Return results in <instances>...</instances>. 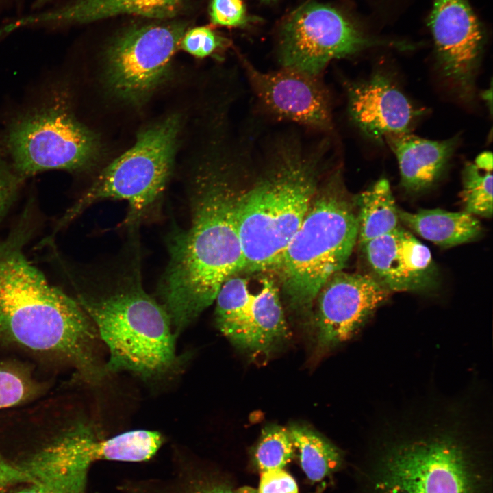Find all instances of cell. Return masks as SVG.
Instances as JSON below:
<instances>
[{
  "label": "cell",
  "instance_id": "cell-1",
  "mask_svg": "<svg viewBox=\"0 0 493 493\" xmlns=\"http://www.w3.org/2000/svg\"><path fill=\"white\" fill-rule=\"evenodd\" d=\"M208 164L191 184L187 226L168 236V261L159 283L176 336L213 303L229 278L245 269L237 218L242 188L231 168Z\"/></svg>",
  "mask_w": 493,
  "mask_h": 493
},
{
  "label": "cell",
  "instance_id": "cell-2",
  "mask_svg": "<svg viewBox=\"0 0 493 493\" xmlns=\"http://www.w3.org/2000/svg\"><path fill=\"white\" fill-rule=\"evenodd\" d=\"M31 210L27 205L0 238V339L58 355L86 379L98 381L105 372L94 325L76 299L51 284L25 254L34 231Z\"/></svg>",
  "mask_w": 493,
  "mask_h": 493
},
{
  "label": "cell",
  "instance_id": "cell-3",
  "mask_svg": "<svg viewBox=\"0 0 493 493\" xmlns=\"http://www.w3.org/2000/svg\"><path fill=\"white\" fill-rule=\"evenodd\" d=\"M363 481L366 493H492V459L461 425H432L382 440Z\"/></svg>",
  "mask_w": 493,
  "mask_h": 493
},
{
  "label": "cell",
  "instance_id": "cell-4",
  "mask_svg": "<svg viewBox=\"0 0 493 493\" xmlns=\"http://www.w3.org/2000/svg\"><path fill=\"white\" fill-rule=\"evenodd\" d=\"M265 172L242 190L237 218L244 272L274 273L318 189L320 157L283 147Z\"/></svg>",
  "mask_w": 493,
  "mask_h": 493
},
{
  "label": "cell",
  "instance_id": "cell-5",
  "mask_svg": "<svg viewBox=\"0 0 493 493\" xmlns=\"http://www.w3.org/2000/svg\"><path fill=\"white\" fill-rule=\"evenodd\" d=\"M72 283L76 300L108 348L105 372L126 370L154 379L175 370L176 335L169 316L145 291L137 270L103 291Z\"/></svg>",
  "mask_w": 493,
  "mask_h": 493
},
{
  "label": "cell",
  "instance_id": "cell-6",
  "mask_svg": "<svg viewBox=\"0 0 493 493\" xmlns=\"http://www.w3.org/2000/svg\"><path fill=\"white\" fill-rule=\"evenodd\" d=\"M357 236V213L336 173L318 189L274 273L292 309L312 307L324 283L345 266Z\"/></svg>",
  "mask_w": 493,
  "mask_h": 493
},
{
  "label": "cell",
  "instance_id": "cell-7",
  "mask_svg": "<svg viewBox=\"0 0 493 493\" xmlns=\"http://www.w3.org/2000/svg\"><path fill=\"white\" fill-rule=\"evenodd\" d=\"M1 144L24 181L47 170H86L99 150L98 138L75 116L60 81L10 118Z\"/></svg>",
  "mask_w": 493,
  "mask_h": 493
},
{
  "label": "cell",
  "instance_id": "cell-8",
  "mask_svg": "<svg viewBox=\"0 0 493 493\" xmlns=\"http://www.w3.org/2000/svg\"><path fill=\"white\" fill-rule=\"evenodd\" d=\"M180 121L171 116L141 131L129 150L108 165L58 220L55 235L99 201H127L121 226L136 227L159 204L171 174Z\"/></svg>",
  "mask_w": 493,
  "mask_h": 493
},
{
  "label": "cell",
  "instance_id": "cell-9",
  "mask_svg": "<svg viewBox=\"0 0 493 493\" xmlns=\"http://www.w3.org/2000/svg\"><path fill=\"white\" fill-rule=\"evenodd\" d=\"M377 47L406 50L412 45L366 36L335 8L312 3L284 23L279 61L283 68L317 77L330 61Z\"/></svg>",
  "mask_w": 493,
  "mask_h": 493
},
{
  "label": "cell",
  "instance_id": "cell-10",
  "mask_svg": "<svg viewBox=\"0 0 493 493\" xmlns=\"http://www.w3.org/2000/svg\"><path fill=\"white\" fill-rule=\"evenodd\" d=\"M256 282L236 274L220 287L216 297L217 327L236 346L265 353L289 334L276 279L259 273Z\"/></svg>",
  "mask_w": 493,
  "mask_h": 493
},
{
  "label": "cell",
  "instance_id": "cell-11",
  "mask_svg": "<svg viewBox=\"0 0 493 493\" xmlns=\"http://www.w3.org/2000/svg\"><path fill=\"white\" fill-rule=\"evenodd\" d=\"M186 32L181 23L134 27L118 36L106 53V78L116 96L129 102L148 97L164 79Z\"/></svg>",
  "mask_w": 493,
  "mask_h": 493
},
{
  "label": "cell",
  "instance_id": "cell-12",
  "mask_svg": "<svg viewBox=\"0 0 493 493\" xmlns=\"http://www.w3.org/2000/svg\"><path fill=\"white\" fill-rule=\"evenodd\" d=\"M440 73L464 102L475 97L484 36L467 0H433L429 17Z\"/></svg>",
  "mask_w": 493,
  "mask_h": 493
},
{
  "label": "cell",
  "instance_id": "cell-13",
  "mask_svg": "<svg viewBox=\"0 0 493 493\" xmlns=\"http://www.w3.org/2000/svg\"><path fill=\"white\" fill-rule=\"evenodd\" d=\"M390 293L372 275L342 270L334 273L315 300L318 345L332 348L351 338Z\"/></svg>",
  "mask_w": 493,
  "mask_h": 493
},
{
  "label": "cell",
  "instance_id": "cell-14",
  "mask_svg": "<svg viewBox=\"0 0 493 493\" xmlns=\"http://www.w3.org/2000/svg\"><path fill=\"white\" fill-rule=\"evenodd\" d=\"M253 90L278 117L320 129L332 127L328 94L316 77L294 70L264 73L244 61Z\"/></svg>",
  "mask_w": 493,
  "mask_h": 493
},
{
  "label": "cell",
  "instance_id": "cell-15",
  "mask_svg": "<svg viewBox=\"0 0 493 493\" xmlns=\"http://www.w3.org/2000/svg\"><path fill=\"white\" fill-rule=\"evenodd\" d=\"M346 89L351 121L365 136L378 143L390 134L409 133L422 114V109L381 73L349 82Z\"/></svg>",
  "mask_w": 493,
  "mask_h": 493
},
{
  "label": "cell",
  "instance_id": "cell-16",
  "mask_svg": "<svg viewBox=\"0 0 493 493\" xmlns=\"http://www.w3.org/2000/svg\"><path fill=\"white\" fill-rule=\"evenodd\" d=\"M360 246L372 276L390 292L422 291L436 281L429 249L401 226Z\"/></svg>",
  "mask_w": 493,
  "mask_h": 493
},
{
  "label": "cell",
  "instance_id": "cell-17",
  "mask_svg": "<svg viewBox=\"0 0 493 493\" xmlns=\"http://www.w3.org/2000/svg\"><path fill=\"white\" fill-rule=\"evenodd\" d=\"M92 430L79 425L19 465L29 483L57 493H83L90 464L98 459Z\"/></svg>",
  "mask_w": 493,
  "mask_h": 493
},
{
  "label": "cell",
  "instance_id": "cell-18",
  "mask_svg": "<svg viewBox=\"0 0 493 493\" xmlns=\"http://www.w3.org/2000/svg\"><path fill=\"white\" fill-rule=\"evenodd\" d=\"M183 0H74L47 12L18 18L4 25V35L24 27H60L93 22L121 14L165 19L181 10Z\"/></svg>",
  "mask_w": 493,
  "mask_h": 493
},
{
  "label": "cell",
  "instance_id": "cell-19",
  "mask_svg": "<svg viewBox=\"0 0 493 493\" xmlns=\"http://www.w3.org/2000/svg\"><path fill=\"white\" fill-rule=\"evenodd\" d=\"M459 137L432 140L409 133L385 136L398 162L401 184L407 191L421 192L442 176L458 144Z\"/></svg>",
  "mask_w": 493,
  "mask_h": 493
},
{
  "label": "cell",
  "instance_id": "cell-20",
  "mask_svg": "<svg viewBox=\"0 0 493 493\" xmlns=\"http://www.w3.org/2000/svg\"><path fill=\"white\" fill-rule=\"evenodd\" d=\"M399 221L423 238L442 247L471 242L482 231L480 221L465 211L441 209L409 212L398 210Z\"/></svg>",
  "mask_w": 493,
  "mask_h": 493
},
{
  "label": "cell",
  "instance_id": "cell-21",
  "mask_svg": "<svg viewBox=\"0 0 493 493\" xmlns=\"http://www.w3.org/2000/svg\"><path fill=\"white\" fill-rule=\"evenodd\" d=\"M359 245L387 234L399 225L396 205L388 180L379 179L355 199Z\"/></svg>",
  "mask_w": 493,
  "mask_h": 493
},
{
  "label": "cell",
  "instance_id": "cell-22",
  "mask_svg": "<svg viewBox=\"0 0 493 493\" xmlns=\"http://www.w3.org/2000/svg\"><path fill=\"white\" fill-rule=\"evenodd\" d=\"M288 430L300 466L311 482H320L340 469L342 454L329 440L306 427L294 425Z\"/></svg>",
  "mask_w": 493,
  "mask_h": 493
},
{
  "label": "cell",
  "instance_id": "cell-23",
  "mask_svg": "<svg viewBox=\"0 0 493 493\" xmlns=\"http://www.w3.org/2000/svg\"><path fill=\"white\" fill-rule=\"evenodd\" d=\"M163 438L156 431L134 430L110 438L99 440V460L142 462L151 458L157 451Z\"/></svg>",
  "mask_w": 493,
  "mask_h": 493
},
{
  "label": "cell",
  "instance_id": "cell-24",
  "mask_svg": "<svg viewBox=\"0 0 493 493\" xmlns=\"http://www.w3.org/2000/svg\"><path fill=\"white\" fill-rule=\"evenodd\" d=\"M294 447L288 430L270 425L262 431L253 453L254 464L261 472L284 468L292 459Z\"/></svg>",
  "mask_w": 493,
  "mask_h": 493
},
{
  "label": "cell",
  "instance_id": "cell-25",
  "mask_svg": "<svg viewBox=\"0 0 493 493\" xmlns=\"http://www.w3.org/2000/svg\"><path fill=\"white\" fill-rule=\"evenodd\" d=\"M460 194L464 211L473 216H492V173L479 168L475 163L466 162L462 173Z\"/></svg>",
  "mask_w": 493,
  "mask_h": 493
},
{
  "label": "cell",
  "instance_id": "cell-26",
  "mask_svg": "<svg viewBox=\"0 0 493 493\" xmlns=\"http://www.w3.org/2000/svg\"><path fill=\"white\" fill-rule=\"evenodd\" d=\"M26 394L25 383L18 375L0 370V409L18 403ZM28 483L29 478L20 466L8 462L0 454V492Z\"/></svg>",
  "mask_w": 493,
  "mask_h": 493
},
{
  "label": "cell",
  "instance_id": "cell-27",
  "mask_svg": "<svg viewBox=\"0 0 493 493\" xmlns=\"http://www.w3.org/2000/svg\"><path fill=\"white\" fill-rule=\"evenodd\" d=\"M23 181L0 142V224L16 200Z\"/></svg>",
  "mask_w": 493,
  "mask_h": 493
},
{
  "label": "cell",
  "instance_id": "cell-28",
  "mask_svg": "<svg viewBox=\"0 0 493 493\" xmlns=\"http://www.w3.org/2000/svg\"><path fill=\"white\" fill-rule=\"evenodd\" d=\"M225 45V40L212 30L207 27H199L186 31L180 47L192 55L204 58L213 54Z\"/></svg>",
  "mask_w": 493,
  "mask_h": 493
},
{
  "label": "cell",
  "instance_id": "cell-29",
  "mask_svg": "<svg viewBox=\"0 0 493 493\" xmlns=\"http://www.w3.org/2000/svg\"><path fill=\"white\" fill-rule=\"evenodd\" d=\"M210 16L213 23L224 26H242L247 21L242 0H212Z\"/></svg>",
  "mask_w": 493,
  "mask_h": 493
},
{
  "label": "cell",
  "instance_id": "cell-30",
  "mask_svg": "<svg viewBox=\"0 0 493 493\" xmlns=\"http://www.w3.org/2000/svg\"><path fill=\"white\" fill-rule=\"evenodd\" d=\"M258 493H299L294 477L283 468L261 472Z\"/></svg>",
  "mask_w": 493,
  "mask_h": 493
},
{
  "label": "cell",
  "instance_id": "cell-31",
  "mask_svg": "<svg viewBox=\"0 0 493 493\" xmlns=\"http://www.w3.org/2000/svg\"><path fill=\"white\" fill-rule=\"evenodd\" d=\"M176 493H236L230 484L218 479H203L192 482Z\"/></svg>",
  "mask_w": 493,
  "mask_h": 493
},
{
  "label": "cell",
  "instance_id": "cell-32",
  "mask_svg": "<svg viewBox=\"0 0 493 493\" xmlns=\"http://www.w3.org/2000/svg\"><path fill=\"white\" fill-rule=\"evenodd\" d=\"M25 486L10 490L7 489L0 493H57L44 486L35 483H26Z\"/></svg>",
  "mask_w": 493,
  "mask_h": 493
},
{
  "label": "cell",
  "instance_id": "cell-33",
  "mask_svg": "<svg viewBox=\"0 0 493 493\" xmlns=\"http://www.w3.org/2000/svg\"><path fill=\"white\" fill-rule=\"evenodd\" d=\"M475 164L480 169L485 171H492V154L491 152L485 151L479 155Z\"/></svg>",
  "mask_w": 493,
  "mask_h": 493
},
{
  "label": "cell",
  "instance_id": "cell-34",
  "mask_svg": "<svg viewBox=\"0 0 493 493\" xmlns=\"http://www.w3.org/2000/svg\"><path fill=\"white\" fill-rule=\"evenodd\" d=\"M492 86H490L489 90H486L483 92L482 99L486 102L487 104L489 105V110L491 113H492Z\"/></svg>",
  "mask_w": 493,
  "mask_h": 493
},
{
  "label": "cell",
  "instance_id": "cell-35",
  "mask_svg": "<svg viewBox=\"0 0 493 493\" xmlns=\"http://www.w3.org/2000/svg\"><path fill=\"white\" fill-rule=\"evenodd\" d=\"M51 0H35L33 7L34 8H41L42 5L49 2Z\"/></svg>",
  "mask_w": 493,
  "mask_h": 493
}]
</instances>
